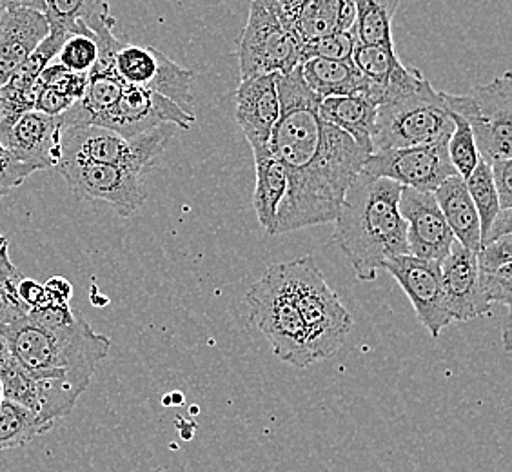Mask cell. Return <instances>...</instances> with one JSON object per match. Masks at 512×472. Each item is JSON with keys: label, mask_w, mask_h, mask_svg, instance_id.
I'll list each match as a JSON object with an SVG mask.
<instances>
[{"label": "cell", "mask_w": 512, "mask_h": 472, "mask_svg": "<svg viewBox=\"0 0 512 472\" xmlns=\"http://www.w3.org/2000/svg\"><path fill=\"white\" fill-rule=\"evenodd\" d=\"M280 117L269 149L286 169V195L269 235L335 222L345 191L364 168L369 149L318 115L320 99L296 66L276 75Z\"/></svg>", "instance_id": "cell-1"}, {"label": "cell", "mask_w": 512, "mask_h": 472, "mask_svg": "<svg viewBox=\"0 0 512 472\" xmlns=\"http://www.w3.org/2000/svg\"><path fill=\"white\" fill-rule=\"evenodd\" d=\"M402 186L394 180L356 175L335 218V242L360 282H373L389 258L409 255L407 224L400 215Z\"/></svg>", "instance_id": "cell-2"}, {"label": "cell", "mask_w": 512, "mask_h": 472, "mask_svg": "<svg viewBox=\"0 0 512 472\" xmlns=\"http://www.w3.org/2000/svg\"><path fill=\"white\" fill-rule=\"evenodd\" d=\"M454 124L442 91L418 69H394L376 108L373 151L422 146L449 137Z\"/></svg>", "instance_id": "cell-3"}, {"label": "cell", "mask_w": 512, "mask_h": 472, "mask_svg": "<svg viewBox=\"0 0 512 472\" xmlns=\"http://www.w3.org/2000/svg\"><path fill=\"white\" fill-rule=\"evenodd\" d=\"M0 331L10 344L13 358L28 373L68 371L89 384L111 349L108 336L93 331L79 316L71 324L46 329L31 322L26 315L11 325L0 327Z\"/></svg>", "instance_id": "cell-4"}, {"label": "cell", "mask_w": 512, "mask_h": 472, "mask_svg": "<svg viewBox=\"0 0 512 472\" xmlns=\"http://www.w3.org/2000/svg\"><path fill=\"white\" fill-rule=\"evenodd\" d=\"M249 320L266 336L276 358L298 369L316 364L306 325L284 273V264H271L246 295Z\"/></svg>", "instance_id": "cell-5"}, {"label": "cell", "mask_w": 512, "mask_h": 472, "mask_svg": "<svg viewBox=\"0 0 512 472\" xmlns=\"http://www.w3.org/2000/svg\"><path fill=\"white\" fill-rule=\"evenodd\" d=\"M284 273L306 325L307 340L315 362L333 356L351 333L353 316L325 282L315 256H300L284 262Z\"/></svg>", "instance_id": "cell-6"}, {"label": "cell", "mask_w": 512, "mask_h": 472, "mask_svg": "<svg viewBox=\"0 0 512 472\" xmlns=\"http://www.w3.org/2000/svg\"><path fill=\"white\" fill-rule=\"evenodd\" d=\"M175 131V124H160L135 137H124L102 126L73 124L62 128V160L124 166L149 175L168 149Z\"/></svg>", "instance_id": "cell-7"}, {"label": "cell", "mask_w": 512, "mask_h": 472, "mask_svg": "<svg viewBox=\"0 0 512 472\" xmlns=\"http://www.w3.org/2000/svg\"><path fill=\"white\" fill-rule=\"evenodd\" d=\"M445 106L473 129L476 148L489 166L512 158V75L505 71L493 82L476 86L465 95L442 91Z\"/></svg>", "instance_id": "cell-8"}, {"label": "cell", "mask_w": 512, "mask_h": 472, "mask_svg": "<svg viewBox=\"0 0 512 472\" xmlns=\"http://www.w3.org/2000/svg\"><path fill=\"white\" fill-rule=\"evenodd\" d=\"M242 80L258 75H286L300 66V44L287 28L278 0H251L246 26L237 40Z\"/></svg>", "instance_id": "cell-9"}, {"label": "cell", "mask_w": 512, "mask_h": 472, "mask_svg": "<svg viewBox=\"0 0 512 472\" xmlns=\"http://www.w3.org/2000/svg\"><path fill=\"white\" fill-rule=\"evenodd\" d=\"M55 169L75 197L104 202L120 217H133L149 197L148 173L138 169L82 160H60Z\"/></svg>", "instance_id": "cell-10"}, {"label": "cell", "mask_w": 512, "mask_h": 472, "mask_svg": "<svg viewBox=\"0 0 512 472\" xmlns=\"http://www.w3.org/2000/svg\"><path fill=\"white\" fill-rule=\"evenodd\" d=\"M449 137L422 146L378 149L365 160L362 171L371 177L394 180L402 187L433 193L444 180L456 175L447 153Z\"/></svg>", "instance_id": "cell-11"}, {"label": "cell", "mask_w": 512, "mask_h": 472, "mask_svg": "<svg viewBox=\"0 0 512 472\" xmlns=\"http://www.w3.org/2000/svg\"><path fill=\"white\" fill-rule=\"evenodd\" d=\"M382 269L404 289L418 320L427 327L433 338H438L445 327L453 322L445 302L440 262L413 255H398L389 258Z\"/></svg>", "instance_id": "cell-12"}, {"label": "cell", "mask_w": 512, "mask_h": 472, "mask_svg": "<svg viewBox=\"0 0 512 472\" xmlns=\"http://www.w3.org/2000/svg\"><path fill=\"white\" fill-rule=\"evenodd\" d=\"M0 144L37 171L62 160V118L30 109L13 122H0Z\"/></svg>", "instance_id": "cell-13"}, {"label": "cell", "mask_w": 512, "mask_h": 472, "mask_svg": "<svg viewBox=\"0 0 512 472\" xmlns=\"http://www.w3.org/2000/svg\"><path fill=\"white\" fill-rule=\"evenodd\" d=\"M398 209L407 224L409 255L442 262L451 251L454 235L445 222L434 193L402 187Z\"/></svg>", "instance_id": "cell-14"}, {"label": "cell", "mask_w": 512, "mask_h": 472, "mask_svg": "<svg viewBox=\"0 0 512 472\" xmlns=\"http://www.w3.org/2000/svg\"><path fill=\"white\" fill-rule=\"evenodd\" d=\"M445 302L453 322H469L491 313L493 304L483 296L476 253L456 240L449 255L440 262Z\"/></svg>", "instance_id": "cell-15"}, {"label": "cell", "mask_w": 512, "mask_h": 472, "mask_svg": "<svg viewBox=\"0 0 512 472\" xmlns=\"http://www.w3.org/2000/svg\"><path fill=\"white\" fill-rule=\"evenodd\" d=\"M280 117L276 73L240 82L235 95V118L253 153L269 148L271 133Z\"/></svg>", "instance_id": "cell-16"}, {"label": "cell", "mask_w": 512, "mask_h": 472, "mask_svg": "<svg viewBox=\"0 0 512 472\" xmlns=\"http://www.w3.org/2000/svg\"><path fill=\"white\" fill-rule=\"evenodd\" d=\"M278 8L300 48L333 31L355 28L353 0H278Z\"/></svg>", "instance_id": "cell-17"}, {"label": "cell", "mask_w": 512, "mask_h": 472, "mask_svg": "<svg viewBox=\"0 0 512 472\" xmlns=\"http://www.w3.org/2000/svg\"><path fill=\"white\" fill-rule=\"evenodd\" d=\"M50 35L44 13L8 10L0 30V86L28 60L42 40Z\"/></svg>", "instance_id": "cell-18"}, {"label": "cell", "mask_w": 512, "mask_h": 472, "mask_svg": "<svg viewBox=\"0 0 512 472\" xmlns=\"http://www.w3.org/2000/svg\"><path fill=\"white\" fill-rule=\"evenodd\" d=\"M44 17L50 31L66 35H86L97 42L117 37V19L111 15L108 0H46Z\"/></svg>", "instance_id": "cell-19"}, {"label": "cell", "mask_w": 512, "mask_h": 472, "mask_svg": "<svg viewBox=\"0 0 512 472\" xmlns=\"http://www.w3.org/2000/svg\"><path fill=\"white\" fill-rule=\"evenodd\" d=\"M300 69L307 86L318 99L369 95L380 102L384 95V89L365 79L353 60L309 59L300 64Z\"/></svg>", "instance_id": "cell-20"}, {"label": "cell", "mask_w": 512, "mask_h": 472, "mask_svg": "<svg viewBox=\"0 0 512 472\" xmlns=\"http://www.w3.org/2000/svg\"><path fill=\"white\" fill-rule=\"evenodd\" d=\"M433 193L447 226L453 231L454 240L465 249L478 253L482 247L480 217L467 191L465 180L453 175L436 187Z\"/></svg>", "instance_id": "cell-21"}, {"label": "cell", "mask_w": 512, "mask_h": 472, "mask_svg": "<svg viewBox=\"0 0 512 472\" xmlns=\"http://www.w3.org/2000/svg\"><path fill=\"white\" fill-rule=\"evenodd\" d=\"M376 108L378 102L369 95L325 97L318 102V115L373 153Z\"/></svg>", "instance_id": "cell-22"}, {"label": "cell", "mask_w": 512, "mask_h": 472, "mask_svg": "<svg viewBox=\"0 0 512 472\" xmlns=\"http://www.w3.org/2000/svg\"><path fill=\"white\" fill-rule=\"evenodd\" d=\"M256 168V186L253 193V207L260 226L266 229L267 235L275 226L276 213L282 198L286 195V169L280 160L271 153V149L253 153Z\"/></svg>", "instance_id": "cell-23"}, {"label": "cell", "mask_w": 512, "mask_h": 472, "mask_svg": "<svg viewBox=\"0 0 512 472\" xmlns=\"http://www.w3.org/2000/svg\"><path fill=\"white\" fill-rule=\"evenodd\" d=\"M355 2V33L358 42L394 50L393 19L398 0H353Z\"/></svg>", "instance_id": "cell-24"}, {"label": "cell", "mask_w": 512, "mask_h": 472, "mask_svg": "<svg viewBox=\"0 0 512 472\" xmlns=\"http://www.w3.org/2000/svg\"><path fill=\"white\" fill-rule=\"evenodd\" d=\"M164 57V53L151 46L120 42L119 48L113 53L111 66L126 84L151 91Z\"/></svg>", "instance_id": "cell-25"}, {"label": "cell", "mask_w": 512, "mask_h": 472, "mask_svg": "<svg viewBox=\"0 0 512 472\" xmlns=\"http://www.w3.org/2000/svg\"><path fill=\"white\" fill-rule=\"evenodd\" d=\"M53 425L42 422L39 414L11 400L0 402V451L19 449L37 436L50 433Z\"/></svg>", "instance_id": "cell-26"}, {"label": "cell", "mask_w": 512, "mask_h": 472, "mask_svg": "<svg viewBox=\"0 0 512 472\" xmlns=\"http://www.w3.org/2000/svg\"><path fill=\"white\" fill-rule=\"evenodd\" d=\"M22 278L24 275L11 262L8 238L0 235V327L11 325L28 315V307L22 304L17 293Z\"/></svg>", "instance_id": "cell-27"}, {"label": "cell", "mask_w": 512, "mask_h": 472, "mask_svg": "<svg viewBox=\"0 0 512 472\" xmlns=\"http://www.w3.org/2000/svg\"><path fill=\"white\" fill-rule=\"evenodd\" d=\"M465 186L469 195L473 198L474 207L480 217V229H482V244L485 236L489 233V227L493 224L494 218L500 213V202L494 187L493 173L491 166L480 158L478 166L473 173L465 178Z\"/></svg>", "instance_id": "cell-28"}, {"label": "cell", "mask_w": 512, "mask_h": 472, "mask_svg": "<svg viewBox=\"0 0 512 472\" xmlns=\"http://www.w3.org/2000/svg\"><path fill=\"white\" fill-rule=\"evenodd\" d=\"M351 60L365 79L371 80L373 84L382 89L387 86L394 69L402 64L396 55V50L362 44V42L356 44Z\"/></svg>", "instance_id": "cell-29"}, {"label": "cell", "mask_w": 512, "mask_h": 472, "mask_svg": "<svg viewBox=\"0 0 512 472\" xmlns=\"http://www.w3.org/2000/svg\"><path fill=\"white\" fill-rule=\"evenodd\" d=\"M451 118H453L454 128L447 140V153H449V160L453 164L456 175L465 180L478 166L480 153L476 148V140H474L471 126L453 111H451Z\"/></svg>", "instance_id": "cell-30"}, {"label": "cell", "mask_w": 512, "mask_h": 472, "mask_svg": "<svg viewBox=\"0 0 512 472\" xmlns=\"http://www.w3.org/2000/svg\"><path fill=\"white\" fill-rule=\"evenodd\" d=\"M0 389L4 400L24 405L37 413L35 378L15 358L0 367Z\"/></svg>", "instance_id": "cell-31"}, {"label": "cell", "mask_w": 512, "mask_h": 472, "mask_svg": "<svg viewBox=\"0 0 512 472\" xmlns=\"http://www.w3.org/2000/svg\"><path fill=\"white\" fill-rule=\"evenodd\" d=\"M358 44L355 28L347 31H333L320 39L306 42L300 48V64L309 59L351 60Z\"/></svg>", "instance_id": "cell-32"}, {"label": "cell", "mask_w": 512, "mask_h": 472, "mask_svg": "<svg viewBox=\"0 0 512 472\" xmlns=\"http://www.w3.org/2000/svg\"><path fill=\"white\" fill-rule=\"evenodd\" d=\"M60 66L88 75L99 60V42L86 35H68L57 53Z\"/></svg>", "instance_id": "cell-33"}, {"label": "cell", "mask_w": 512, "mask_h": 472, "mask_svg": "<svg viewBox=\"0 0 512 472\" xmlns=\"http://www.w3.org/2000/svg\"><path fill=\"white\" fill-rule=\"evenodd\" d=\"M37 82H39L40 86L55 89V91H59L62 95L69 97V99L79 102L84 97V93H86L88 75L69 71L68 68H64L60 64H50L48 68L40 73Z\"/></svg>", "instance_id": "cell-34"}, {"label": "cell", "mask_w": 512, "mask_h": 472, "mask_svg": "<svg viewBox=\"0 0 512 472\" xmlns=\"http://www.w3.org/2000/svg\"><path fill=\"white\" fill-rule=\"evenodd\" d=\"M33 173H37V169L19 160L0 144V198L22 186Z\"/></svg>", "instance_id": "cell-35"}, {"label": "cell", "mask_w": 512, "mask_h": 472, "mask_svg": "<svg viewBox=\"0 0 512 472\" xmlns=\"http://www.w3.org/2000/svg\"><path fill=\"white\" fill-rule=\"evenodd\" d=\"M480 287L482 293L491 304H502L511 307L512 266L502 267L496 271H480Z\"/></svg>", "instance_id": "cell-36"}, {"label": "cell", "mask_w": 512, "mask_h": 472, "mask_svg": "<svg viewBox=\"0 0 512 472\" xmlns=\"http://www.w3.org/2000/svg\"><path fill=\"white\" fill-rule=\"evenodd\" d=\"M491 173L500 209H512V158L493 162Z\"/></svg>", "instance_id": "cell-37"}, {"label": "cell", "mask_w": 512, "mask_h": 472, "mask_svg": "<svg viewBox=\"0 0 512 472\" xmlns=\"http://www.w3.org/2000/svg\"><path fill=\"white\" fill-rule=\"evenodd\" d=\"M17 293H19L22 304L26 305L28 309L37 307V305L48 304V295H46L44 286L39 284L37 280H31V278H26V276L20 280Z\"/></svg>", "instance_id": "cell-38"}, {"label": "cell", "mask_w": 512, "mask_h": 472, "mask_svg": "<svg viewBox=\"0 0 512 472\" xmlns=\"http://www.w3.org/2000/svg\"><path fill=\"white\" fill-rule=\"evenodd\" d=\"M44 289H46V295H48V302H51V304L69 305V302H71L73 286L64 276H53L44 284Z\"/></svg>", "instance_id": "cell-39"}, {"label": "cell", "mask_w": 512, "mask_h": 472, "mask_svg": "<svg viewBox=\"0 0 512 472\" xmlns=\"http://www.w3.org/2000/svg\"><path fill=\"white\" fill-rule=\"evenodd\" d=\"M505 235H512V209H500V213L496 215L493 224L489 227V233L485 236L483 244L498 240V238Z\"/></svg>", "instance_id": "cell-40"}, {"label": "cell", "mask_w": 512, "mask_h": 472, "mask_svg": "<svg viewBox=\"0 0 512 472\" xmlns=\"http://www.w3.org/2000/svg\"><path fill=\"white\" fill-rule=\"evenodd\" d=\"M0 6L4 10H33L44 13L46 0H0Z\"/></svg>", "instance_id": "cell-41"}, {"label": "cell", "mask_w": 512, "mask_h": 472, "mask_svg": "<svg viewBox=\"0 0 512 472\" xmlns=\"http://www.w3.org/2000/svg\"><path fill=\"white\" fill-rule=\"evenodd\" d=\"M11 358H13V354H11L10 351V344H8V340H6L4 333L0 331V367L6 364L8 360H11Z\"/></svg>", "instance_id": "cell-42"}, {"label": "cell", "mask_w": 512, "mask_h": 472, "mask_svg": "<svg viewBox=\"0 0 512 472\" xmlns=\"http://www.w3.org/2000/svg\"><path fill=\"white\" fill-rule=\"evenodd\" d=\"M511 315L505 316V322H503V342H505V349L511 351Z\"/></svg>", "instance_id": "cell-43"}, {"label": "cell", "mask_w": 512, "mask_h": 472, "mask_svg": "<svg viewBox=\"0 0 512 472\" xmlns=\"http://www.w3.org/2000/svg\"><path fill=\"white\" fill-rule=\"evenodd\" d=\"M4 15H6V10L0 6V30H2V22H4Z\"/></svg>", "instance_id": "cell-44"}, {"label": "cell", "mask_w": 512, "mask_h": 472, "mask_svg": "<svg viewBox=\"0 0 512 472\" xmlns=\"http://www.w3.org/2000/svg\"><path fill=\"white\" fill-rule=\"evenodd\" d=\"M0 402H2V389H0Z\"/></svg>", "instance_id": "cell-45"}]
</instances>
